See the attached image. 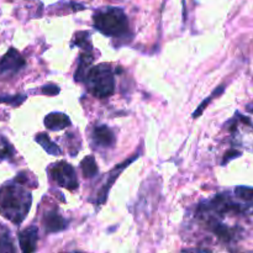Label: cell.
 I'll list each match as a JSON object with an SVG mask.
<instances>
[{"instance_id":"obj_1","label":"cell","mask_w":253,"mask_h":253,"mask_svg":"<svg viewBox=\"0 0 253 253\" xmlns=\"http://www.w3.org/2000/svg\"><path fill=\"white\" fill-rule=\"evenodd\" d=\"M31 202L29 190L16 180L0 188V214L12 224L19 225L26 219Z\"/></svg>"},{"instance_id":"obj_2","label":"cell","mask_w":253,"mask_h":253,"mask_svg":"<svg viewBox=\"0 0 253 253\" xmlns=\"http://www.w3.org/2000/svg\"><path fill=\"white\" fill-rule=\"evenodd\" d=\"M93 20L95 29L106 36H125L128 31L127 16L119 7H103L94 14Z\"/></svg>"},{"instance_id":"obj_3","label":"cell","mask_w":253,"mask_h":253,"mask_svg":"<svg viewBox=\"0 0 253 253\" xmlns=\"http://www.w3.org/2000/svg\"><path fill=\"white\" fill-rule=\"evenodd\" d=\"M84 82L89 91L98 98H108L115 90V79L110 64L101 63L91 67Z\"/></svg>"},{"instance_id":"obj_4","label":"cell","mask_w":253,"mask_h":253,"mask_svg":"<svg viewBox=\"0 0 253 253\" xmlns=\"http://www.w3.org/2000/svg\"><path fill=\"white\" fill-rule=\"evenodd\" d=\"M52 179L58 183L61 187L66 188L68 190H76L78 188V178L76 175V170L69 163L61 161V162L54 163L49 168Z\"/></svg>"},{"instance_id":"obj_5","label":"cell","mask_w":253,"mask_h":253,"mask_svg":"<svg viewBox=\"0 0 253 253\" xmlns=\"http://www.w3.org/2000/svg\"><path fill=\"white\" fill-rule=\"evenodd\" d=\"M25 59L15 48H10L0 59V76H14L24 68Z\"/></svg>"},{"instance_id":"obj_6","label":"cell","mask_w":253,"mask_h":253,"mask_svg":"<svg viewBox=\"0 0 253 253\" xmlns=\"http://www.w3.org/2000/svg\"><path fill=\"white\" fill-rule=\"evenodd\" d=\"M91 140L98 147H113L115 145V136L113 131L105 125L96 126L91 133Z\"/></svg>"},{"instance_id":"obj_7","label":"cell","mask_w":253,"mask_h":253,"mask_svg":"<svg viewBox=\"0 0 253 253\" xmlns=\"http://www.w3.org/2000/svg\"><path fill=\"white\" fill-rule=\"evenodd\" d=\"M39 240V230L36 226H30L22 230L19 234L20 249L22 252H34L36 250V244Z\"/></svg>"},{"instance_id":"obj_8","label":"cell","mask_w":253,"mask_h":253,"mask_svg":"<svg viewBox=\"0 0 253 253\" xmlns=\"http://www.w3.org/2000/svg\"><path fill=\"white\" fill-rule=\"evenodd\" d=\"M43 226L47 232L52 234V232H58L66 229L67 222L66 220L58 214L57 210H49V211H47L43 216Z\"/></svg>"},{"instance_id":"obj_9","label":"cell","mask_w":253,"mask_h":253,"mask_svg":"<svg viewBox=\"0 0 253 253\" xmlns=\"http://www.w3.org/2000/svg\"><path fill=\"white\" fill-rule=\"evenodd\" d=\"M137 157H138V155H137V156H133L132 158H130V160L125 161V162H124L123 165H120V166H119V167H116L115 169H114L113 172L110 173V175H109L108 180H106L105 184H104V187L101 188V190H100V192H99V194H98V202L100 203V204H103V203H105L106 197H108L109 190H110V188L113 187L114 182H115L116 178L119 177V174H120V173L123 172L124 168L127 167V166L130 165L131 162H133V161H135Z\"/></svg>"},{"instance_id":"obj_10","label":"cell","mask_w":253,"mask_h":253,"mask_svg":"<svg viewBox=\"0 0 253 253\" xmlns=\"http://www.w3.org/2000/svg\"><path fill=\"white\" fill-rule=\"evenodd\" d=\"M44 125L51 131H59L68 127L71 125V120L66 114L51 113L44 118Z\"/></svg>"},{"instance_id":"obj_11","label":"cell","mask_w":253,"mask_h":253,"mask_svg":"<svg viewBox=\"0 0 253 253\" xmlns=\"http://www.w3.org/2000/svg\"><path fill=\"white\" fill-rule=\"evenodd\" d=\"M93 56L89 53H82L81 58H79V66L76 72V81L84 82L86 74H88L89 69L91 68V63H93Z\"/></svg>"},{"instance_id":"obj_12","label":"cell","mask_w":253,"mask_h":253,"mask_svg":"<svg viewBox=\"0 0 253 253\" xmlns=\"http://www.w3.org/2000/svg\"><path fill=\"white\" fill-rule=\"evenodd\" d=\"M36 141L42 146V148H43L48 155L59 156L62 153L61 148H59L56 143L52 142L51 138L47 136V133H43V132L39 133V135L36 136Z\"/></svg>"},{"instance_id":"obj_13","label":"cell","mask_w":253,"mask_h":253,"mask_svg":"<svg viewBox=\"0 0 253 253\" xmlns=\"http://www.w3.org/2000/svg\"><path fill=\"white\" fill-rule=\"evenodd\" d=\"M81 168L82 172H83V175L85 178H91L98 174V166H96L94 157H91V156H88V157H85L82 161Z\"/></svg>"},{"instance_id":"obj_14","label":"cell","mask_w":253,"mask_h":253,"mask_svg":"<svg viewBox=\"0 0 253 253\" xmlns=\"http://www.w3.org/2000/svg\"><path fill=\"white\" fill-rule=\"evenodd\" d=\"M235 194L245 204L253 207V188L250 187H237L235 189Z\"/></svg>"},{"instance_id":"obj_15","label":"cell","mask_w":253,"mask_h":253,"mask_svg":"<svg viewBox=\"0 0 253 253\" xmlns=\"http://www.w3.org/2000/svg\"><path fill=\"white\" fill-rule=\"evenodd\" d=\"M0 252H15V247L12 246L11 239L6 230L0 234Z\"/></svg>"},{"instance_id":"obj_16","label":"cell","mask_w":253,"mask_h":253,"mask_svg":"<svg viewBox=\"0 0 253 253\" xmlns=\"http://www.w3.org/2000/svg\"><path fill=\"white\" fill-rule=\"evenodd\" d=\"M73 44L74 46L78 44V46L81 47H85V48H88L89 51H90L91 43H90V35H89V32H78V34L76 35V37H74Z\"/></svg>"},{"instance_id":"obj_17","label":"cell","mask_w":253,"mask_h":253,"mask_svg":"<svg viewBox=\"0 0 253 253\" xmlns=\"http://www.w3.org/2000/svg\"><path fill=\"white\" fill-rule=\"evenodd\" d=\"M14 153V148L11 147L6 138L0 137V160H7Z\"/></svg>"},{"instance_id":"obj_18","label":"cell","mask_w":253,"mask_h":253,"mask_svg":"<svg viewBox=\"0 0 253 253\" xmlns=\"http://www.w3.org/2000/svg\"><path fill=\"white\" fill-rule=\"evenodd\" d=\"M25 100V96L14 95V96H0V103H10L11 105H19Z\"/></svg>"},{"instance_id":"obj_19","label":"cell","mask_w":253,"mask_h":253,"mask_svg":"<svg viewBox=\"0 0 253 253\" xmlns=\"http://www.w3.org/2000/svg\"><path fill=\"white\" fill-rule=\"evenodd\" d=\"M42 93L46 94V95H56L59 93V88L53 84H49V85H44L42 88Z\"/></svg>"},{"instance_id":"obj_20","label":"cell","mask_w":253,"mask_h":253,"mask_svg":"<svg viewBox=\"0 0 253 253\" xmlns=\"http://www.w3.org/2000/svg\"><path fill=\"white\" fill-rule=\"evenodd\" d=\"M240 155H241V153H240V152H237V151H229V152H227V155L225 156L224 163H225V162H229V161L231 160V158L239 157Z\"/></svg>"}]
</instances>
